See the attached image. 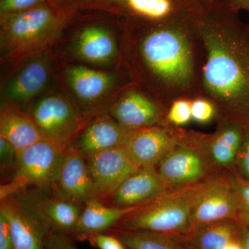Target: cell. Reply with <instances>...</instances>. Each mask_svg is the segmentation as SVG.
Wrapping results in <instances>:
<instances>
[{
	"instance_id": "obj_1",
	"label": "cell",
	"mask_w": 249,
	"mask_h": 249,
	"mask_svg": "<svg viewBox=\"0 0 249 249\" xmlns=\"http://www.w3.org/2000/svg\"><path fill=\"white\" fill-rule=\"evenodd\" d=\"M77 10L66 0H51L31 9L0 14L1 44L11 60L27 58L43 48Z\"/></svg>"
},
{
	"instance_id": "obj_2",
	"label": "cell",
	"mask_w": 249,
	"mask_h": 249,
	"mask_svg": "<svg viewBox=\"0 0 249 249\" xmlns=\"http://www.w3.org/2000/svg\"><path fill=\"white\" fill-rule=\"evenodd\" d=\"M198 22L208 51L204 81L214 96L231 104L249 102V70L237 51L224 39L219 21L201 14Z\"/></svg>"
},
{
	"instance_id": "obj_3",
	"label": "cell",
	"mask_w": 249,
	"mask_h": 249,
	"mask_svg": "<svg viewBox=\"0 0 249 249\" xmlns=\"http://www.w3.org/2000/svg\"><path fill=\"white\" fill-rule=\"evenodd\" d=\"M197 186L166 192L121 219L116 229L184 237L190 231L192 204Z\"/></svg>"
},
{
	"instance_id": "obj_4",
	"label": "cell",
	"mask_w": 249,
	"mask_h": 249,
	"mask_svg": "<svg viewBox=\"0 0 249 249\" xmlns=\"http://www.w3.org/2000/svg\"><path fill=\"white\" fill-rule=\"evenodd\" d=\"M69 147L43 137L18 156L14 174L1 185L0 199L19 194L29 187L52 188L62 156Z\"/></svg>"
},
{
	"instance_id": "obj_5",
	"label": "cell",
	"mask_w": 249,
	"mask_h": 249,
	"mask_svg": "<svg viewBox=\"0 0 249 249\" xmlns=\"http://www.w3.org/2000/svg\"><path fill=\"white\" fill-rule=\"evenodd\" d=\"M142 50L147 65L163 79L181 84L191 78V49L180 31L173 29L154 31L142 42Z\"/></svg>"
},
{
	"instance_id": "obj_6",
	"label": "cell",
	"mask_w": 249,
	"mask_h": 249,
	"mask_svg": "<svg viewBox=\"0 0 249 249\" xmlns=\"http://www.w3.org/2000/svg\"><path fill=\"white\" fill-rule=\"evenodd\" d=\"M237 219L238 202L231 177L215 178L198 184L192 204L188 234L212 223L224 220L237 222Z\"/></svg>"
},
{
	"instance_id": "obj_7",
	"label": "cell",
	"mask_w": 249,
	"mask_h": 249,
	"mask_svg": "<svg viewBox=\"0 0 249 249\" xmlns=\"http://www.w3.org/2000/svg\"><path fill=\"white\" fill-rule=\"evenodd\" d=\"M14 195L1 199L0 213L9 222L14 249H45L52 227L34 201Z\"/></svg>"
},
{
	"instance_id": "obj_8",
	"label": "cell",
	"mask_w": 249,
	"mask_h": 249,
	"mask_svg": "<svg viewBox=\"0 0 249 249\" xmlns=\"http://www.w3.org/2000/svg\"><path fill=\"white\" fill-rule=\"evenodd\" d=\"M96 199H110L129 175L140 167L134 163L124 145L87 156Z\"/></svg>"
},
{
	"instance_id": "obj_9",
	"label": "cell",
	"mask_w": 249,
	"mask_h": 249,
	"mask_svg": "<svg viewBox=\"0 0 249 249\" xmlns=\"http://www.w3.org/2000/svg\"><path fill=\"white\" fill-rule=\"evenodd\" d=\"M158 165L157 170L169 190L196 186L211 166L205 150L178 144Z\"/></svg>"
},
{
	"instance_id": "obj_10",
	"label": "cell",
	"mask_w": 249,
	"mask_h": 249,
	"mask_svg": "<svg viewBox=\"0 0 249 249\" xmlns=\"http://www.w3.org/2000/svg\"><path fill=\"white\" fill-rule=\"evenodd\" d=\"M31 116L44 137L67 147L81 124V118L71 103L57 95L39 101Z\"/></svg>"
},
{
	"instance_id": "obj_11",
	"label": "cell",
	"mask_w": 249,
	"mask_h": 249,
	"mask_svg": "<svg viewBox=\"0 0 249 249\" xmlns=\"http://www.w3.org/2000/svg\"><path fill=\"white\" fill-rule=\"evenodd\" d=\"M52 188L78 205L96 198L86 157L75 147L62 156Z\"/></svg>"
},
{
	"instance_id": "obj_12",
	"label": "cell",
	"mask_w": 249,
	"mask_h": 249,
	"mask_svg": "<svg viewBox=\"0 0 249 249\" xmlns=\"http://www.w3.org/2000/svg\"><path fill=\"white\" fill-rule=\"evenodd\" d=\"M168 191L155 166H142L121 183L109 199L116 207H139Z\"/></svg>"
},
{
	"instance_id": "obj_13",
	"label": "cell",
	"mask_w": 249,
	"mask_h": 249,
	"mask_svg": "<svg viewBox=\"0 0 249 249\" xmlns=\"http://www.w3.org/2000/svg\"><path fill=\"white\" fill-rule=\"evenodd\" d=\"M177 144L164 129L149 126L129 132L124 146L139 167L155 166Z\"/></svg>"
},
{
	"instance_id": "obj_14",
	"label": "cell",
	"mask_w": 249,
	"mask_h": 249,
	"mask_svg": "<svg viewBox=\"0 0 249 249\" xmlns=\"http://www.w3.org/2000/svg\"><path fill=\"white\" fill-rule=\"evenodd\" d=\"M75 50L78 56L93 63H105L113 60L116 45L110 29L101 22L85 24L78 31Z\"/></svg>"
},
{
	"instance_id": "obj_15",
	"label": "cell",
	"mask_w": 249,
	"mask_h": 249,
	"mask_svg": "<svg viewBox=\"0 0 249 249\" xmlns=\"http://www.w3.org/2000/svg\"><path fill=\"white\" fill-rule=\"evenodd\" d=\"M129 131L108 116L96 118L80 136L76 148L87 157L103 150L124 145Z\"/></svg>"
},
{
	"instance_id": "obj_16",
	"label": "cell",
	"mask_w": 249,
	"mask_h": 249,
	"mask_svg": "<svg viewBox=\"0 0 249 249\" xmlns=\"http://www.w3.org/2000/svg\"><path fill=\"white\" fill-rule=\"evenodd\" d=\"M139 207L107 206L103 204L99 199L93 198L85 203V209L82 211L78 225L73 233L83 238L103 233L116 226L121 219Z\"/></svg>"
},
{
	"instance_id": "obj_17",
	"label": "cell",
	"mask_w": 249,
	"mask_h": 249,
	"mask_svg": "<svg viewBox=\"0 0 249 249\" xmlns=\"http://www.w3.org/2000/svg\"><path fill=\"white\" fill-rule=\"evenodd\" d=\"M0 137L14 145L18 156L23 150L44 137L31 116L11 106L1 108Z\"/></svg>"
},
{
	"instance_id": "obj_18",
	"label": "cell",
	"mask_w": 249,
	"mask_h": 249,
	"mask_svg": "<svg viewBox=\"0 0 249 249\" xmlns=\"http://www.w3.org/2000/svg\"><path fill=\"white\" fill-rule=\"evenodd\" d=\"M111 112L114 119L129 132L152 126L159 116L155 105L136 92L124 96L114 106Z\"/></svg>"
},
{
	"instance_id": "obj_19",
	"label": "cell",
	"mask_w": 249,
	"mask_h": 249,
	"mask_svg": "<svg viewBox=\"0 0 249 249\" xmlns=\"http://www.w3.org/2000/svg\"><path fill=\"white\" fill-rule=\"evenodd\" d=\"M49 78L47 60L42 58L33 60L10 82L5 90V99L22 102L35 97L45 89Z\"/></svg>"
},
{
	"instance_id": "obj_20",
	"label": "cell",
	"mask_w": 249,
	"mask_h": 249,
	"mask_svg": "<svg viewBox=\"0 0 249 249\" xmlns=\"http://www.w3.org/2000/svg\"><path fill=\"white\" fill-rule=\"evenodd\" d=\"M69 84L77 97L85 102H93L103 97L114 83L109 73L78 65L67 72Z\"/></svg>"
},
{
	"instance_id": "obj_21",
	"label": "cell",
	"mask_w": 249,
	"mask_h": 249,
	"mask_svg": "<svg viewBox=\"0 0 249 249\" xmlns=\"http://www.w3.org/2000/svg\"><path fill=\"white\" fill-rule=\"evenodd\" d=\"M240 229L237 221H220L197 228L183 237L190 249H224L238 240Z\"/></svg>"
},
{
	"instance_id": "obj_22",
	"label": "cell",
	"mask_w": 249,
	"mask_h": 249,
	"mask_svg": "<svg viewBox=\"0 0 249 249\" xmlns=\"http://www.w3.org/2000/svg\"><path fill=\"white\" fill-rule=\"evenodd\" d=\"M34 203L52 229L63 232L74 231L82 212L78 204L61 196Z\"/></svg>"
},
{
	"instance_id": "obj_23",
	"label": "cell",
	"mask_w": 249,
	"mask_h": 249,
	"mask_svg": "<svg viewBox=\"0 0 249 249\" xmlns=\"http://www.w3.org/2000/svg\"><path fill=\"white\" fill-rule=\"evenodd\" d=\"M242 142V132L237 126L222 129L206 151L211 165L223 168L231 166L236 162Z\"/></svg>"
},
{
	"instance_id": "obj_24",
	"label": "cell",
	"mask_w": 249,
	"mask_h": 249,
	"mask_svg": "<svg viewBox=\"0 0 249 249\" xmlns=\"http://www.w3.org/2000/svg\"><path fill=\"white\" fill-rule=\"evenodd\" d=\"M114 232L127 249H190L181 236L117 229Z\"/></svg>"
},
{
	"instance_id": "obj_25",
	"label": "cell",
	"mask_w": 249,
	"mask_h": 249,
	"mask_svg": "<svg viewBox=\"0 0 249 249\" xmlns=\"http://www.w3.org/2000/svg\"><path fill=\"white\" fill-rule=\"evenodd\" d=\"M120 7L139 17L157 21L169 17L175 5L173 0H107L98 5L96 9L108 11Z\"/></svg>"
},
{
	"instance_id": "obj_26",
	"label": "cell",
	"mask_w": 249,
	"mask_h": 249,
	"mask_svg": "<svg viewBox=\"0 0 249 249\" xmlns=\"http://www.w3.org/2000/svg\"><path fill=\"white\" fill-rule=\"evenodd\" d=\"M238 202V219L240 226L249 227V182L244 178L231 177Z\"/></svg>"
},
{
	"instance_id": "obj_27",
	"label": "cell",
	"mask_w": 249,
	"mask_h": 249,
	"mask_svg": "<svg viewBox=\"0 0 249 249\" xmlns=\"http://www.w3.org/2000/svg\"><path fill=\"white\" fill-rule=\"evenodd\" d=\"M191 104L184 100L175 101L168 113L170 122L177 125L188 124L192 119Z\"/></svg>"
},
{
	"instance_id": "obj_28",
	"label": "cell",
	"mask_w": 249,
	"mask_h": 249,
	"mask_svg": "<svg viewBox=\"0 0 249 249\" xmlns=\"http://www.w3.org/2000/svg\"><path fill=\"white\" fill-rule=\"evenodd\" d=\"M51 0H0V14L19 12Z\"/></svg>"
},
{
	"instance_id": "obj_29",
	"label": "cell",
	"mask_w": 249,
	"mask_h": 249,
	"mask_svg": "<svg viewBox=\"0 0 249 249\" xmlns=\"http://www.w3.org/2000/svg\"><path fill=\"white\" fill-rule=\"evenodd\" d=\"M192 119L196 122L207 123L213 118V106L206 100L197 99L191 104Z\"/></svg>"
},
{
	"instance_id": "obj_30",
	"label": "cell",
	"mask_w": 249,
	"mask_h": 249,
	"mask_svg": "<svg viewBox=\"0 0 249 249\" xmlns=\"http://www.w3.org/2000/svg\"><path fill=\"white\" fill-rule=\"evenodd\" d=\"M45 249H79L65 232L53 229L45 240Z\"/></svg>"
},
{
	"instance_id": "obj_31",
	"label": "cell",
	"mask_w": 249,
	"mask_h": 249,
	"mask_svg": "<svg viewBox=\"0 0 249 249\" xmlns=\"http://www.w3.org/2000/svg\"><path fill=\"white\" fill-rule=\"evenodd\" d=\"M18 152L14 145L2 137H0V162L3 170L16 167Z\"/></svg>"
},
{
	"instance_id": "obj_32",
	"label": "cell",
	"mask_w": 249,
	"mask_h": 249,
	"mask_svg": "<svg viewBox=\"0 0 249 249\" xmlns=\"http://www.w3.org/2000/svg\"><path fill=\"white\" fill-rule=\"evenodd\" d=\"M98 249H127L115 235L96 234L88 237Z\"/></svg>"
},
{
	"instance_id": "obj_33",
	"label": "cell",
	"mask_w": 249,
	"mask_h": 249,
	"mask_svg": "<svg viewBox=\"0 0 249 249\" xmlns=\"http://www.w3.org/2000/svg\"><path fill=\"white\" fill-rule=\"evenodd\" d=\"M236 162L245 177L244 179L249 182V137L242 142Z\"/></svg>"
},
{
	"instance_id": "obj_34",
	"label": "cell",
	"mask_w": 249,
	"mask_h": 249,
	"mask_svg": "<svg viewBox=\"0 0 249 249\" xmlns=\"http://www.w3.org/2000/svg\"><path fill=\"white\" fill-rule=\"evenodd\" d=\"M0 249H14L9 222L0 213Z\"/></svg>"
},
{
	"instance_id": "obj_35",
	"label": "cell",
	"mask_w": 249,
	"mask_h": 249,
	"mask_svg": "<svg viewBox=\"0 0 249 249\" xmlns=\"http://www.w3.org/2000/svg\"><path fill=\"white\" fill-rule=\"evenodd\" d=\"M76 9H91L107 0H67Z\"/></svg>"
},
{
	"instance_id": "obj_36",
	"label": "cell",
	"mask_w": 249,
	"mask_h": 249,
	"mask_svg": "<svg viewBox=\"0 0 249 249\" xmlns=\"http://www.w3.org/2000/svg\"><path fill=\"white\" fill-rule=\"evenodd\" d=\"M239 241L243 249H249V227L240 226Z\"/></svg>"
},
{
	"instance_id": "obj_37",
	"label": "cell",
	"mask_w": 249,
	"mask_h": 249,
	"mask_svg": "<svg viewBox=\"0 0 249 249\" xmlns=\"http://www.w3.org/2000/svg\"><path fill=\"white\" fill-rule=\"evenodd\" d=\"M224 249H243L238 240H232L230 243L228 244Z\"/></svg>"
},
{
	"instance_id": "obj_38",
	"label": "cell",
	"mask_w": 249,
	"mask_h": 249,
	"mask_svg": "<svg viewBox=\"0 0 249 249\" xmlns=\"http://www.w3.org/2000/svg\"><path fill=\"white\" fill-rule=\"evenodd\" d=\"M241 4H243L247 9H249V0H237Z\"/></svg>"
}]
</instances>
